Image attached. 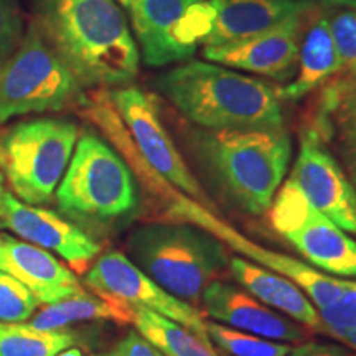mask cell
<instances>
[{
	"mask_svg": "<svg viewBox=\"0 0 356 356\" xmlns=\"http://www.w3.org/2000/svg\"><path fill=\"white\" fill-rule=\"evenodd\" d=\"M37 26L81 86H126L140 53L115 0H42Z\"/></svg>",
	"mask_w": 356,
	"mask_h": 356,
	"instance_id": "1",
	"label": "cell"
},
{
	"mask_svg": "<svg viewBox=\"0 0 356 356\" xmlns=\"http://www.w3.org/2000/svg\"><path fill=\"white\" fill-rule=\"evenodd\" d=\"M159 89L191 122L208 131H280L284 119L275 89L222 66L202 61L163 74Z\"/></svg>",
	"mask_w": 356,
	"mask_h": 356,
	"instance_id": "2",
	"label": "cell"
},
{
	"mask_svg": "<svg viewBox=\"0 0 356 356\" xmlns=\"http://www.w3.org/2000/svg\"><path fill=\"white\" fill-rule=\"evenodd\" d=\"M200 149L234 202L251 215L269 210L292 157L284 129L207 131Z\"/></svg>",
	"mask_w": 356,
	"mask_h": 356,
	"instance_id": "3",
	"label": "cell"
},
{
	"mask_svg": "<svg viewBox=\"0 0 356 356\" xmlns=\"http://www.w3.org/2000/svg\"><path fill=\"white\" fill-rule=\"evenodd\" d=\"M129 259L177 299L197 304L229 259L220 239L191 225H147L131 236Z\"/></svg>",
	"mask_w": 356,
	"mask_h": 356,
	"instance_id": "4",
	"label": "cell"
},
{
	"mask_svg": "<svg viewBox=\"0 0 356 356\" xmlns=\"http://www.w3.org/2000/svg\"><path fill=\"white\" fill-rule=\"evenodd\" d=\"M73 121L26 119L0 131V173L20 202L48 203L60 185L78 142Z\"/></svg>",
	"mask_w": 356,
	"mask_h": 356,
	"instance_id": "5",
	"label": "cell"
},
{
	"mask_svg": "<svg viewBox=\"0 0 356 356\" xmlns=\"http://www.w3.org/2000/svg\"><path fill=\"white\" fill-rule=\"evenodd\" d=\"M65 215L88 221H113L137 208L136 181L126 162L96 134L76 142L70 165L56 188Z\"/></svg>",
	"mask_w": 356,
	"mask_h": 356,
	"instance_id": "6",
	"label": "cell"
},
{
	"mask_svg": "<svg viewBox=\"0 0 356 356\" xmlns=\"http://www.w3.org/2000/svg\"><path fill=\"white\" fill-rule=\"evenodd\" d=\"M84 102L81 83L33 24L15 53L0 65V124Z\"/></svg>",
	"mask_w": 356,
	"mask_h": 356,
	"instance_id": "7",
	"label": "cell"
},
{
	"mask_svg": "<svg viewBox=\"0 0 356 356\" xmlns=\"http://www.w3.org/2000/svg\"><path fill=\"white\" fill-rule=\"evenodd\" d=\"M149 66L184 61L211 33L216 0H119Z\"/></svg>",
	"mask_w": 356,
	"mask_h": 356,
	"instance_id": "8",
	"label": "cell"
},
{
	"mask_svg": "<svg viewBox=\"0 0 356 356\" xmlns=\"http://www.w3.org/2000/svg\"><path fill=\"white\" fill-rule=\"evenodd\" d=\"M154 185L155 186L150 190L159 191L163 198H168V202H170V207L167 208L168 218L191 222L193 226H198V228L215 236L221 243L228 244L231 249L248 257L249 261L256 262V264H259L267 270H273L275 274L291 279L309 296V299L318 309L335 302L348 287L350 280L330 277V275L322 274L320 270L305 264V262L280 254V252L269 251V249L262 248L259 244L249 241L246 236L238 233L233 226L213 215L203 204L191 198H186L184 193H178V191L168 193L163 178H159Z\"/></svg>",
	"mask_w": 356,
	"mask_h": 356,
	"instance_id": "9",
	"label": "cell"
},
{
	"mask_svg": "<svg viewBox=\"0 0 356 356\" xmlns=\"http://www.w3.org/2000/svg\"><path fill=\"white\" fill-rule=\"evenodd\" d=\"M270 204V222L312 266L341 277L356 275V241L312 204L289 178Z\"/></svg>",
	"mask_w": 356,
	"mask_h": 356,
	"instance_id": "10",
	"label": "cell"
},
{
	"mask_svg": "<svg viewBox=\"0 0 356 356\" xmlns=\"http://www.w3.org/2000/svg\"><path fill=\"white\" fill-rule=\"evenodd\" d=\"M84 282L102 299L119 302L131 309L142 307L152 310L185 327L202 338L204 343L211 345L207 320L202 312L163 291L122 252L109 251L101 254L86 273Z\"/></svg>",
	"mask_w": 356,
	"mask_h": 356,
	"instance_id": "11",
	"label": "cell"
},
{
	"mask_svg": "<svg viewBox=\"0 0 356 356\" xmlns=\"http://www.w3.org/2000/svg\"><path fill=\"white\" fill-rule=\"evenodd\" d=\"M109 97L134 147L147 165L168 184L177 186L181 193L188 195L195 202H202L203 207H210L198 180L191 175L190 168L160 121L159 109L152 97L134 86L114 89L109 92Z\"/></svg>",
	"mask_w": 356,
	"mask_h": 356,
	"instance_id": "12",
	"label": "cell"
},
{
	"mask_svg": "<svg viewBox=\"0 0 356 356\" xmlns=\"http://www.w3.org/2000/svg\"><path fill=\"white\" fill-rule=\"evenodd\" d=\"M291 180L328 220L346 233L356 234V190L317 132L309 131L302 137Z\"/></svg>",
	"mask_w": 356,
	"mask_h": 356,
	"instance_id": "13",
	"label": "cell"
},
{
	"mask_svg": "<svg viewBox=\"0 0 356 356\" xmlns=\"http://www.w3.org/2000/svg\"><path fill=\"white\" fill-rule=\"evenodd\" d=\"M0 226L19 236L25 243L55 252L76 270L86 269L101 251V246L95 239L66 221L63 216L20 202L8 191L3 215L0 216Z\"/></svg>",
	"mask_w": 356,
	"mask_h": 356,
	"instance_id": "14",
	"label": "cell"
},
{
	"mask_svg": "<svg viewBox=\"0 0 356 356\" xmlns=\"http://www.w3.org/2000/svg\"><path fill=\"white\" fill-rule=\"evenodd\" d=\"M305 13L293 15L274 29L251 38L220 44V47H204L203 55L213 63L287 81L297 71L302 17Z\"/></svg>",
	"mask_w": 356,
	"mask_h": 356,
	"instance_id": "15",
	"label": "cell"
},
{
	"mask_svg": "<svg viewBox=\"0 0 356 356\" xmlns=\"http://www.w3.org/2000/svg\"><path fill=\"white\" fill-rule=\"evenodd\" d=\"M202 302L208 317L233 330L286 343H296L305 338L299 325L284 318L248 291H241L220 280H213L204 289Z\"/></svg>",
	"mask_w": 356,
	"mask_h": 356,
	"instance_id": "16",
	"label": "cell"
},
{
	"mask_svg": "<svg viewBox=\"0 0 356 356\" xmlns=\"http://www.w3.org/2000/svg\"><path fill=\"white\" fill-rule=\"evenodd\" d=\"M0 270L32 292L38 304H55L84 292L73 270L35 244L0 234Z\"/></svg>",
	"mask_w": 356,
	"mask_h": 356,
	"instance_id": "17",
	"label": "cell"
},
{
	"mask_svg": "<svg viewBox=\"0 0 356 356\" xmlns=\"http://www.w3.org/2000/svg\"><path fill=\"white\" fill-rule=\"evenodd\" d=\"M305 0H216V17L204 47L239 42L309 12Z\"/></svg>",
	"mask_w": 356,
	"mask_h": 356,
	"instance_id": "18",
	"label": "cell"
},
{
	"mask_svg": "<svg viewBox=\"0 0 356 356\" xmlns=\"http://www.w3.org/2000/svg\"><path fill=\"white\" fill-rule=\"evenodd\" d=\"M229 270L233 277L252 297H256L269 309H275L307 328L325 333L314 302L291 279L252 264L241 257H231Z\"/></svg>",
	"mask_w": 356,
	"mask_h": 356,
	"instance_id": "19",
	"label": "cell"
},
{
	"mask_svg": "<svg viewBox=\"0 0 356 356\" xmlns=\"http://www.w3.org/2000/svg\"><path fill=\"white\" fill-rule=\"evenodd\" d=\"M341 68L343 65L333 38L330 22L327 17L320 15L312 22L304 38H300L296 79L280 89L279 97L289 101L300 99L310 91L322 86Z\"/></svg>",
	"mask_w": 356,
	"mask_h": 356,
	"instance_id": "20",
	"label": "cell"
},
{
	"mask_svg": "<svg viewBox=\"0 0 356 356\" xmlns=\"http://www.w3.org/2000/svg\"><path fill=\"white\" fill-rule=\"evenodd\" d=\"M89 320H108V322L127 325L132 322V309L84 291L43 307L26 325L38 330H65L70 325L89 322Z\"/></svg>",
	"mask_w": 356,
	"mask_h": 356,
	"instance_id": "21",
	"label": "cell"
},
{
	"mask_svg": "<svg viewBox=\"0 0 356 356\" xmlns=\"http://www.w3.org/2000/svg\"><path fill=\"white\" fill-rule=\"evenodd\" d=\"M132 323L147 341L165 356H221L215 346L204 343L185 327L152 310L132 307Z\"/></svg>",
	"mask_w": 356,
	"mask_h": 356,
	"instance_id": "22",
	"label": "cell"
},
{
	"mask_svg": "<svg viewBox=\"0 0 356 356\" xmlns=\"http://www.w3.org/2000/svg\"><path fill=\"white\" fill-rule=\"evenodd\" d=\"M76 343L65 330H38L26 323H0V356H56Z\"/></svg>",
	"mask_w": 356,
	"mask_h": 356,
	"instance_id": "23",
	"label": "cell"
},
{
	"mask_svg": "<svg viewBox=\"0 0 356 356\" xmlns=\"http://www.w3.org/2000/svg\"><path fill=\"white\" fill-rule=\"evenodd\" d=\"M207 330L211 345L231 356H287L293 348L289 343L233 330L216 322H207Z\"/></svg>",
	"mask_w": 356,
	"mask_h": 356,
	"instance_id": "24",
	"label": "cell"
},
{
	"mask_svg": "<svg viewBox=\"0 0 356 356\" xmlns=\"http://www.w3.org/2000/svg\"><path fill=\"white\" fill-rule=\"evenodd\" d=\"M37 307L38 300L24 284L0 270V323H24Z\"/></svg>",
	"mask_w": 356,
	"mask_h": 356,
	"instance_id": "25",
	"label": "cell"
},
{
	"mask_svg": "<svg viewBox=\"0 0 356 356\" xmlns=\"http://www.w3.org/2000/svg\"><path fill=\"white\" fill-rule=\"evenodd\" d=\"M318 317L323 330L337 338L341 333L356 328V280H350L348 287L330 305L320 307Z\"/></svg>",
	"mask_w": 356,
	"mask_h": 356,
	"instance_id": "26",
	"label": "cell"
},
{
	"mask_svg": "<svg viewBox=\"0 0 356 356\" xmlns=\"http://www.w3.org/2000/svg\"><path fill=\"white\" fill-rule=\"evenodd\" d=\"M25 37L19 0H0V65L7 61Z\"/></svg>",
	"mask_w": 356,
	"mask_h": 356,
	"instance_id": "27",
	"label": "cell"
},
{
	"mask_svg": "<svg viewBox=\"0 0 356 356\" xmlns=\"http://www.w3.org/2000/svg\"><path fill=\"white\" fill-rule=\"evenodd\" d=\"M330 22L341 65L356 73V10L337 13Z\"/></svg>",
	"mask_w": 356,
	"mask_h": 356,
	"instance_id": "28",
	"label": "cell"
},
{
	"mask_svg": "<svg viewBox=\"0 0 356 356\" xmlns=\"http://www.w3.org/2000/svg\"><path fill=\"white\" fill-rule=\"evenodd\" d=\"M102 356H165L147 341L139 332H129L121 341H118L113 348L106 351Z\"/></svg>",
	"mask_w": 356,
	"mask_h": 356,
	"instance_id": "29",
	"label": "cell"
},
{
	"mask_svg": "<svg viewBox=\"0 0 356 356\" xmlns=\"http://www.w3.org/2000/svg\"><path fill=\"white\" fill-rule=\"evenodd\" d=\"M287 356H351L338 345L328 343H304L293 346Z\"/></svg>",
	"mask_w": 356,
	"mask_h": 356,
	"instance_id": "30",
	"label": "cell"
},
{
	"mask_svg": "<svg viewBox=\"0 0 356 356\" xmlns=\"http://www.w3.org/2000/svg\"><path fill=\"white\" fill-rule=\"evenodd\" d=\"M346 140L350 145V154L353 157V165L356 173V91L346 102Z\"/></svg>",
	"mask_w": 356,
	"mask_h": 356,
	"instance_id": "31",
	"label": "cell"
},
{
	"mask_svg": "<svg viewBox=\"0 0 356 356\" xmlns=\"http://www.w3.org/2000/svg\"><path fill=\"white\" fill-rule=\"evenodd\" d=\"M338 341H343L350 346V348H353L356 351V328L355 330H350V332H345L341 333V335L337 337Z\"/></svg>",
	"mask_w": 356,
	"mask_h": 356,
	"instance_id": "32",
	"label": "cell"
},
{
	"mask_svg": "<svg viewBox=\"0 0 356 356\" xmlns=\"http://www.w3.org/2000/svg\"><path fill=\"white\" fill-rule=\"evenodd\" d=\"M6 180H3V175L0 173V216L3 215V207H6V195H7V190H6Z\"/></svg>",
	"mask_w": 356,
	"mask_h": 356,
	"instance_id": "33",
	"label": "cell"
},
{
	"mask_svg": "<svg viewBox=\"0 0 356 356\" xmlns=\"http://www.w3.org/2000/svg\"><path fill=\"white\" fill-rule=\"evenodd\" d=\"M325 2L333 3V6L348 7V8H351V10H356V0H325Z\"/></svg>",
	"mask_w": 356,
	"mask_h": 356,
	"instance_id": "34",
	"label": "cell"
},
{
	"mask_svg": "<svg viewBox=\"0 0 356 356\" xmlns=\"http://www.w3.org/2000/svg\"><path fill=\"white\" fill-rule=\"evenodd\" d=\"M56 356H83V351L79 348H73V346H71V348L61 351V353H58Z\"/></svg>",
	"mask_w": 356,
	"mask_h": 356,
	"instance_id": "35",
	"label": "cell"
}]
</instances>
